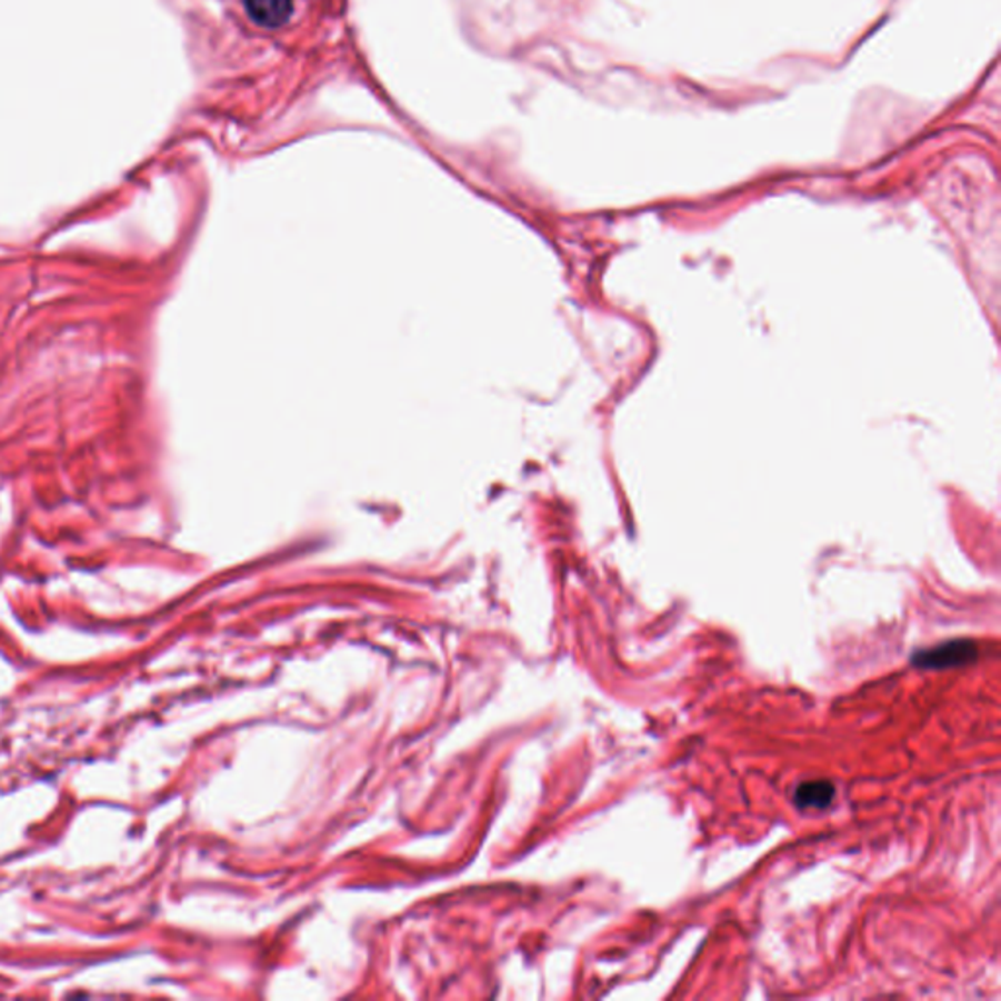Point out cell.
Returning a JSON list of instances; mask_svg holds the SVG:
<instances>
[{"instance_id": "cell-1", "label": "cell", "mask_w": 1001, "mask_h": 1001, "mask_svg": "<svg viewBox=\"0 0 1001 1001\" xmlns=\"http://www.w3.org/2000/svg\"><path fill=\"white\" fill-rule=\"evenodd\" d=\"M977 648L969 640H957V642L941 643L925 652L915 653L913 663L918 668L923 669H949L959 668L974 660Z\"/></svg>"}, {"instance_id": "cell-2", "label": "cell", "mask_w": 1001, "mask_h": 1001, "mask_svg": "<svg viewBox=\"0 0 1001 1001\" xmlns=\"http://www.w3.org/2000/svg\"><path fill=\"white\" fill-rule=\"evenodd\" d=\"M244 10L254 24L277 30L290 22L293 0H243Z\"/></svg>"}, {"instance_id": "cell-3", "label": "cell", "mask_w": 1001, "mask_h": 1001, "mask_svg": "<svg viewBox=\"0 0 1001 1001\" xmlns=\"http://www.w3.org/2000/svg\"><path fill=\"white\" fill-rule=\"evenodd\" d=\"M833 794H835V790H833L830 782H804V784L798 787L797 797L794 798H797V804L800 808L822 810V808L830 807Z\"/></svg>"}]
</instances>
